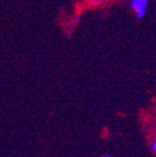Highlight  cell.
Returning a JSON list of instances; mask_svg holds the SVG:
<instances>
[{"label": "cell", "instance_id": "6da1fadb", "mask_svg": "<svg viewBox=\"0 0 156 157\" xmlns=\"http://www.w3.org/2000/svg\"><path fill=\"white\" fill-rule=\"evenodd\" d=\"M149 2L150 0H130V6L139 20H142L146 16Z\"/></svg>", "mask_w": 156, "mask_h": 157}, {"label": "cell", "instance_id": "7a4b0ae2", "mask_svg": "<svg viewBox=\"0 0 156 157\" xmlns=\"http://www.w3.org/2000/svg\"><path fill=\"white\" fill-rule=\"evenodd\" d=\"M110 2V0H86V3H88V5H90V6H103V5H105V4H107Z\"/></svg>", "mask_w": 156, "mask_h": 157}, {"label": "cell", "instance_id": "3957f363", "mask_svg": "<svg viewBox=\"0 0 156 157\" xmlns=\"http://www.w3.org/2000/svg\"><path fill=\"white\" fill-rule=\"evenodd\" d=\"M151 152H152V153L156 152V141H155V140L151 142Z\"/></svg>", "mask_w": 156, "mask_h": 157}, {"label": "cell", "instance_id": "277c9868", "mask_svg": "<svg viewBox=\"0 0 156 157\" xmlns=\"http://www.w3.org/2000/svg\"><path fill=\"white\" fill-rule=\"evenodd\" d=\"M100 157H111V156H110L109 153H103V155H101Z\"/></svg>", "mask_w": 156, "mask_h": 157}]
</instances>
